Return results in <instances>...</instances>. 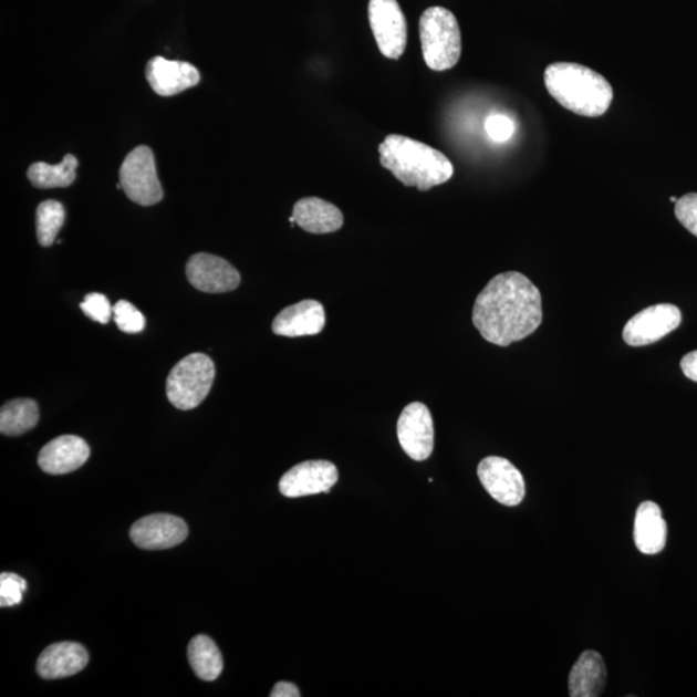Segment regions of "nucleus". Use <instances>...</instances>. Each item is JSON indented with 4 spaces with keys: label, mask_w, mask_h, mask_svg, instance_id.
<instances>
[{
    "label": "nucleus",
    "mask_w": 697,
    "mask_h": 697,
    "mask_svg": "<svg viewBox=\"0 0 697 697\" xmlns=\"http://www.w3.org/2000/svg\"><path fill=\"white\" fill-rule=\"evenodd\" d=\"M215 375V364L208 355L194 353L185 356L167 378L168 400L183 410L198 407L211 391Z\"/></svg>",
    "instance_id": "39448f33"
},
{
    "label": "nucleus",
    "mask_w": 697,
    "mask_h": 697,
    "mask_svg": "<svg viewBox=\"0 0 697 697\" xmlns=\"http://www.w3.org/2000/svg\"><path fill=\"white\" fill-rule=\"evenodd\" d=\"M423 58L434 72L452 69L461 58L462 42L459 22L444 7H430L418 22Z\"/></svg>",
    "instance_id": "20e7f679"
},
{
    "label": "nucleus",
    "mask_w": 697,
    "mask_h": 697,
    "mask_svg": "<svg viewBox=\"0 0 697 697\" xmlns=\"http://www.w3.org/2000/svg\"><path fill=\"white\" fill-rule=\"evenodd\" d=\"M114 321L126 333H138L145 329V318L135 305L126 300L116 302L113 308Z\"/></svg>",
    "instance_id": "393cba45"
},
{
    "label": "nucleus",
    "mask_w": 697,
    "mask_h": 697,
    "mask_svg": "<svg viewBox=\"0 0 697 697\" xmlns=\"http://www.w3.org/2000/svg\"><path fill=\"white\" fill-rule=\"evenodd\" d=\"M547 90L568 111L599 118L608 111L614 90L606 77L591 67L572 62H554L545 69Z\"/></svg>",
    "instance_id": "7ed1b4c3"
},
{
    "label": "nucleus",
    "mask_w": 697,
    "mask_h": 697,
    "mask_svg": "<svg viewBox=\"0 0 697 697\" xmlns=\"http://www.w3.org/2000/svg\"><path fill=\"white\" fill-rule=\"evenodd\" d=\"M87 441L76 436H61L46 444L39 452V467L49 475H67L83 467L90 459Z\"/></svg>",
    "instance_id": "2eb2a0df"
},
{
    "label": "nucleus",
    "mask_w": 697,
    "mask_h": 697,
    "mask_svg": "<svg viewBox=\"0 0 697 697\" xmlns=\"http://www.w3.org/2000/svg\"><path fill=\"white\" fill-rule=\"evenodd\" d=\"M607 682V669L603 657L596 651L587 649L572 666L569 677L571 697H599Z\"/></svg>",
    "instance_id": "6ab92c4d"
},
{
    "label": "nucleus",
    "mask_w": 697,
    "mask_h": 697,
    "mask_svg": "<svg viewBox=\"0 0 697 697\" xmlns=\"http://www.w3.org/2000/svg\"><path fill=\"white\" fill-rule=\"evenodd\" d=\"M83 313L92 321L106 324L112 318L113 308L111 302L101 293H90L81 304Z\"/></svg>",
    "instance_id": "bb28decb"
},
{
    "label": "nucleus",
    "mask_w": 697,
    "mask_h": 697,
    "mask_svg": "<svg viewBox=\"0 0 697 697\" xmlns=\"http://www.w3.org/2000/svg\"><path fill=\"white\" fill-rule=\"evenodd\" d=\"M189 663L200 679L212 682L223 669L222 655L216 643L207 635H197L189 643Z\"/></svg>",
    "instance_id": "4be33fe9"
},
{
    "label": "nucleus",
    "mask_w": 697,
    "mask_h": 697,
    "mask_svg": "<svg viewBox=\"0 0 697 697\" xmlns=\"http://www.w3.org/2000/svg\"><path fill=\"white\" fill-rule=\"evenodd\" d=\"M325 325L324 308L320 301L304 300L282 310L274 318L273 332L278 336L301 337L321 333Z\"/></svg>",
    "instance_id": "dca6fc26"
},
{
    "label": "nucleus",
    "mask_w": 697,
    "mask_h": 697,
    "mask_svg": "<svg viewBox=\"0 0 697 697\" xmlns=\"http://www.w3.org/2000/svg\"><path fill=\"white\" fill-rule=\"evenodd\" d=\"M90 656L80 643L60 642L46 647L37 662V672L43 679L75 676L87 666Z\"/></svg>",
    "instance_id": "f3484780"
},
{
    "label": "nucleus",
    "mask_w": 697,
    "mask_h": 697,
    "mask_svg": "<svg viewBox=\"0 0 697 697\" xmlns=\"http://www.w3.org/2000/svg\"><path fill=\"white\" fill-rule=\"evenodd\" d=\"M674 211H676L678 221L697 237V193H688L679 198Z\"/></svg>",
    "instance_id": "cd10ccee"
},
{
    "label": "nucleus",
    "mask_w": 697,
    "mask_h": 697,
    "mask_svg": "<svg viewBox=\"0 0 697 697\" xmlns=\"http://www.w3.org/2000/svg\"><path fill=\"white\" fill-rule=\"evenodd\" d=\"M119 183L134 204L144 207L159 204L163 189L150 147L137 146L127 155L119 169Z\"/></svg>",
    "instance_id": "423d86ee"
},
{
    "label": "nucleus",
    "mask_w": 697,
    "mask_h": 697,
    "mask_svg": "<svg viewBox=\"0 0 697 697\" xmlns=\"http://www.w3.org/2000/svg\"><path fill=\"white\" fill-rule=\"evenodd\" d=\"M670 200L674 201V204H677L678 198L677 197H672Z\"/></svg>",
    "instance_id": "2f4dec72"
},
{
    "label": "nucleus",
    "mask_w": 697,
    "mask_h": 697,
    "mask_svg": "<svg viewBox=\"0 0 697 697\" xmlns=\"http://www.w3.org/2000/svg\"><path fill=\"white\" fill-rule=\"evenodd\" d=\"M146 80L157 95L173 97L200 82L198 69L189 62L153 58L146 65Z\"/></svg>",
    "instance_id": "4468645a"
},
{
    "label": "nucleus",
    "mask_w": 697,
    "mask_h": 697,
    "mask_svg": "<svg viewBox=\"0 0 697 697\" xmlns=\"http://www.w3.org/2000/svg\"><path fill=\"white\" fill-rule=\"evenodd\" d=\"M478 477L492 499L507 507H517L526 495L521 471L499 456H488L478 465Z\"/></svg>",
    "instance_id": "6e6552de"
},
{
    "label": "nucleus",
    "mask_w": 697,
    "mask_h": 697,
    "mask_svg": "<svg viewBox=\"0 0 697 697\" xmlns=\"http://www.w3.org/2000/svg\"><path fill=\"white\" fill-rule=\"evenodd\" d=\"M77 166L80 162L74 155L66 154L56 166L44 162L33 163L28 169V177L37 189L67 188L75 181Z\"/></svg>",
    "instance_id": "412c9836"
},
{
    "label": "nucleus",
    "mask_w": 697,
    "mask_h": 697,
    "mask_svg": "<svg viewBox=\"0 0 697 697\" xmlns=\"http://www.w3.org/2000/svg\"><path fill=\"white\" fill-rule=\"evenodd\" d=\"M486 131L495 142H507L514 134V123L506 115L495 114L488 116Z\"/></svg>",
    "instance_id": "c85d7f7f"
},
{
    "label": "nucleus",
    "mask_w": 697,
    "mask_h": 697,
    "mask_svg": "<svg viewBox=\"0 0 697 697\" xmlns=\"http://www.w3.org/2000/svg\"><path fill=\"white\" fill-rule=\"evenodd\" d=\"M541 322V293L517 271L493 277L472 308V324L488 343L498 346L529 337Z\"/></svg>",
    "instance_id": "f257e3e1"
},
{
    "label": "nucleus",
    "mask_w": 697,
    "mask_h": 697,
    "mask_svg": "<svg viewBox=\"0 0 697 697\" xmlns=\"http://www.w3.org/2000/svg\"><path fill=\"white\" fill-rule=\"evenodd\" d=\"M184 519L170 514L146 516L132 526L129 537L135 545L146 550H163L180 545L188 538Z\"/></svg>",
    "instance_id": "ddd939ff"
},
{
    "label": "nucleus",
    "mask_w": 697,
    "mask_h": 697,
    "mask_svg": "<svg viewBox=\"0 0 697 697\" xmlns=\"http://www.w3.org/2000/svg\"><path fill=\"white\" fill-rule=\"evenodd\" d=\"M680 368L686 377L697 383V351L684 356V360L680 361Z\"/></svg>",
    "instance_id": "c756f323"
},
{
    "label": "nucleus",
    "mask_w": 697,
    "mask_h": 697,
    "mask_svg": "<svg viewBox=\"0 0 697 697\" xmlns=\"http://www.w3.org/2000/svg\"><path fill=\"white\" fill-rule=\"evenodd\" d=\"M39 408L33 399H14L0 410V431L8 437H18L35 428Z\"/></svg>",
    "instance_id": "5701e85b"
},
{
    "label": "nucleus",
    "mask_w": 697,
    "mask_h": 697,
    "mask_svg": "<svg viewBox=\"0 0 697 697\" xmlns=\"http://www.w3.org/2000/svg\"><path fill=\"white\" fill-rule=\"evenodd\" d=\"M666 534L668 529L660 507L653 501L642 502L634 522V541L639 552L647 555L663 552Z\"/></svg>",
    "instance_id": "aec40b11"
},
{
    "label": "nucleus",
    "mask_w": 697,
    "mask_h": 697,
    "mask_svg": "<svg viewBox=\"0 0 697 697\" xmlns=\"http://www.w3.org/2000/svg\"><path fill=\"white\" fill-rule=\"evenodd\" d=\"M339 471L335 465L325 460L304 461L294 465L279 482V491L285 498L330 492L337 483Z\"/></svg>",
    "instance_id": "9b49d317"
},
{
    "label": "nucleus",
    "mask_w": 697,
    "mask_h": 697,
    "mask_svg": "<svg viewBox=\"0 0 697 697\" xmlns=\"http://www.w3.org/2000/svg\"><path fill=\"white\" fill-rule=\"evenodd\" d=\"M65 207L58 200H44L37 208V236L42 247H51L65 222Z\"/></svg>",
    "instance_id": "b1692460"
},
{
    "label": "nucleus",
    "mask_w": 697,
    "mask_h": 697,
    "mask_svg": "<svg viewBox=\"0 0 697 697\" xmlns=\"http://www.w3.org/2000/svg\"><path fill=\"white\" fill-rule=\"evenodd\" d=\"M379 163L398 180L420 191L446 184L454 165L444 153L402 135H389L378 146Z\"/></svg>",
    "instance_id": "f03ea898"
},
{
    "label": "nucleus",
    "mask_w": 697,
    "mask_h": 697,
    "mask_svg": "<svg viewBox=\"0 0 697 697\" xmlns=\"http://www.w3.org/2000/svg\"><path fill=\"white\" fill-rule=\"evenodd\" d=\"M186 277L198 291L207 293L235 291L240 283L239 271L229 261L209 253L191 256Z\"/></svg>",
    "instance_id": "f8f14e48"
},
{
    "label": "nucleus",
    "mask_w": 697,
    "mask_h": 697,
    "mask_svg": "<svg viewBox=\"0 0 697 697\" xmlns=\"http://www.w3.org/2000/svg\"><path fill=\"white\" fill-rule=\"evenodd\" d=\"M368 19L383 56L399 60L407 46V21L397 0H370Z\"/></svg>",
    "instance_id": "0eeeda50"
},
{
    "label": "nucleus",
    "mask_w": 697,
    "mask_h": 697,
    "mask_svg": "<svg viewBox=\"0 0 697 697\" xmlns=\"http://www.w3.org/2000/svg\"><path fill=\"white\" fill-rule=\"evenodd\" d=\"M680 322L682 314L677 306L670 304L649 306L625 324L623 339L631 346L651 345L678 329Z\"/></svg>",
    "instance_id": "9d476101"
},
{
    "label": "nucleus",
    "mask_w": 697,
    "mask_h": 697,
    "mask_svg": "<svg viewBox=\"0 0 697 697\" xmlns=\"http://www.w3.org/2000/svg\"><path fill=\"white\" fill-rule=\"evenodd\" d=\"M292 227L299 225L310 235H330L343 228V212L327 200L316 197L302 198L293 206L290 217Z\"/></svg>",
    "instance_id": "a211bd4d"
},
{
    "label": "nucleus",
    "mask_w": 697,
    "mask_h": 697,
    "mask_svg": "<svg viewBox=\"0 0 697 697\" xmlns=\"http://www.w3.org/2000/svg\"><path fill=\"white\" fill-rule=\"evenodd\" d=\"M399 445L410 459H429L434 448V424L430 410L420 402L409 403L397 424Z\"/></svg>",
    "instance_id": "1a4fd4ad"
},
{
    "label": "nucleus",
    "mask_w": 697,
    "mask_h": 697,
    "mask_svg": "<svg viewBox=\"0 0 697 697\" xmlns=\"http://www.w3.org/2000/svg\"><path fill=\"white\" fill-rule=\"evenodd\" d=\"M27 589L28 583L25 579L15 575V573L3 572L2 575H0V606H18Z\"/></svg>",
    "instance_id": "a878e982"
},
{
    "label": "nucleus",
    "mask_w": 697,
    "mask_h": 697,
    "mask_svg": "<svg viewBox=\"0 0 697 697\" xmlns=\"http://www.w3.org/2000/svg\"><path fill=\"white\" fill-rule=\"evenodd\" d=\"M271 697H299L300 691L297 686L290 682H279L270 694Z\"/></svg>",
    "instance_id": "7c9ffc66"
}]
</instances>
